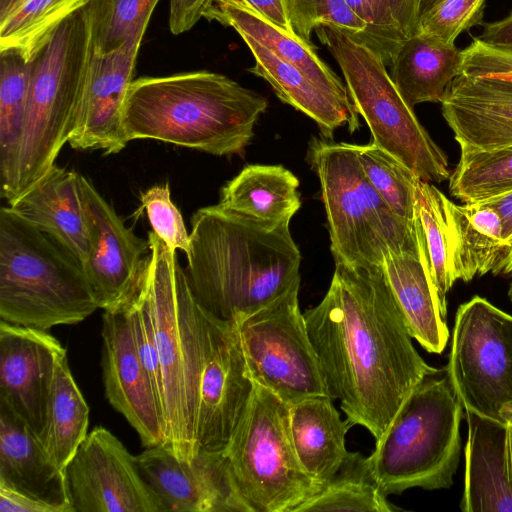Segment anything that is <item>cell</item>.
Returning <instances> with one entry per match:
<instances>
[{
    "label": "cell",
    "instance_id": "cell-1",
    "mask_svg": "<svg viewBox=\"0 0 512 512\" xmlns=\"http://www.w3.org/2000/svg\"><path fill=\"white\" fill-rule=\"evenodd\" d=\"M303 315L330 397L375 440L439 372L413 346L383 265L336 263L324 298Z\"/></svg>",
    "mask_w": 512,
    "mask_h": 512
},
{
    "label": "cell",
    "instance_id": "cell-2",
    "mask_svg": "<svg viewBox=\"0 0 512 512\" xmlns=\"http://www.w3.org/2000/svg\"><path fill=\"white\" fill-rule=\"evenodd\" d=\"M191 228L185 273L213 316L237 322L300 283L289 224L271 226L217 204L197 210Z\"/></svg>",
    "mask_w": 512,
    "mask_h": 512
},
{
    "label": "cell",
    "instance_id": "cell-3",
    "mask_svg": "<svg viewBox=\"0 0 512 512\" xmlns=\"http://www.w3.org/2000/svg\"><path fill=\"white\" fill-rule=\"evenodd\" d=\"M268 100L225 75L196 71L141 77L122 111L127 142L152 139L215 156L242 154Z\"/></svg>",
    "mask_w": 512,
    "mask_h": 512
},
{
    "label": "cell",
    "instance_id": "cell-4",
    "mask_svg": "<svg viewBox=\"0 0 512 512\" xmlns=\"http://www.w3.org/2000/svg\"><path fill=\"white\" fill-rule=\"evenodd\" d=\"M142 281L151 310L163 383L166 446L190 460L198 451L200 382L205 360L204 312L196 300L176 250L153 231Z\"/></svg>",
    "mask_w": 512,
    "mask_h": 512
},
{
    "label": "cell",
    "instance_id": "cell-5",
    "mask_svg": "<svg viewBox=\"0 0 512 512\" xmlns=\"http://www.w3.org/2000/svg\"><path fill=\"white\" fill-rule=\"evenodd\" d=\"M82 263L11 206L0 209V320L48 331L98 309Z\"/></svg>",
    "mask_w": 512,
    "mask_h": 512
},
{
    "label": "cell",
    "instance_id": "cell-6",
    "mask_svg": "<svg viewBox=\"0 0 512 512\" xmlns=\"http://www.w3.org/2000/svg\"><path fill=\"white\" fill-rule=\"evenodd\" d=\"M93 54L87 7L65 19L29 60V88L10 204L37 183L68 143Z\"/></svg>",
    "mask_w": 512,
    "mask_h": 512
},
{
    "label": "cell",
    "instance_id": "cell-7",
    "mask_svg": "<svg viewBox=\"0 0 512 512\" xmlns=\"http://www.w3.org/2000/svg\"><path fill=\"white\" fill-rule=\"evenodd\" d=\"M439 372L414 388L368 457L387 495L414 487L446 489L453 484L464 407L447 373Z\"/></svg>",
    "mask_w": 512,
    "mask_h": 512
},
{
    "label": "cell",
    "instance_id": "cell-8",
    "mask_svg": "<svg viewBox=\"0 0 512 512\" xmlns=\"http://www.w3.org/2000/svg\"><path fill=\"white\" fill-rule=\"evenodd\" d=\"M307 160L320 182L335 264L383 265L389 253L419 251L415 226L396 216L367 179L358 145L313 138Z\"/></svg>",
    "mask_w": 512,
    "mask_h": 512
},
{
    "label": "cell",
    "instance_id": "cell-9",
    "mask_svg": "<svg viewBox=\"0 0 512 512\" xmlns=\"http://www.w3.org/2000/svg\"><path fill=\"white\" fill-rule=\"evenodd\" d=\"M320 42L338 63L358 115L382 148L421 181L441 183L450 176L448 157L418 121L386 70L365 44L329 26L315 29Z\"/></svg>",
    "mask_w": 512,
    "mask_h": 512
},
{
    "label": "cell",
    "instance_id": "cell-10",
    "mask_svg": "<svg viewBox=\"0 0 512 512\" xmlns=\"http://www.w3.org/2000/svg\"><path fill=\"white\" fill-rule=\"evenodd\" d=\"M250 512H295L318 483L300 464L289 431V405L255 383L224 450Z\"/></svg>",
    "mask_w": 512,
    "mask_h": 512
},
{
    "label": "cell",
    "instance_id": "cell-11",
    "mask_svg": "<svg viewBox=\"0 0 512 512\" xmlns=\"http://www.w3.org/2000/svg\"><path fill=\"white\" fill-rule=\"evenodd\" d=\"M300 283L237 321L253 381L285 403L330 396L299 307Z\"/></svg>",
    "mask_w": 512,
    "mask_h": 512
},
{
    "label": "cell",
    "instance_id": "cell-12",
    "mask_svg": "<svg viewBox=\"0 0 512 512\" xmlns=\"http://www.w3.org/2000/svg\"><path fill=\"white\" fill-rule=\"evenodd\" d=\"M464 410L504 422L512 401V315L474 296L456 312L447 366Z\"/></svg>",
    "mask_w": 512,
    "mask_h": 512
},
{
    "label": "cell",
    "instance_id": "cell-13",
    "mask_svg": "<svg viewBox=\"0 0 512 512\" xmlns=\"http://www.w3.org/2000/svg\"><path fill=\"white\" fill-rule=\"evenodd\" d=\"M65 474L74 512H167L135 456L104 427L88 433Z\"/></svg>",
    "mask_w": 512,
    "mask_h": 512
},
{
    "label": "cell",
    "instance_id": "cell-14",
    "mask_svg": "<svg viewBox=\"0 0 512 512\" xmlns=\"http://www.w3.org/2000/svg\"><path fill=\"white\" fill-rule=\"evenodd\" d=\"M205 360L200 382L198 449L223 451L250 402L253 381L236 321L221 320L205 309Z\"/></svg>",
    "mask_w": 512,
    "mask_h": 512
},
{
    "label": "cell",
    "instance_id": "cell-15",
    "mask_svg": "<svg viewBox=\"0 0 512 512\" xmlns=\"http://www.w3.org/2000/svg\"><path fill=\"white\" fill-rule=\"evenodd\" d=\"M140 475L167 511L250 512L235 485L225 451L198 449L190 460L168 446L135 456Z\"/></svg>",
    "mask_w": 512,
    "mask_h": 512
},
{
    "label": "cell",
    "instance_id": "cell-16",
    "mask_svg": "<svg viewBox=\"0 0 512 512\" xmlns=\"http://www.w3.org/2000/svg\"><path fill=\"white\" fill-rule=\"evenodd\" d=\"M92 225V246L83 268L99 308L125 309L138 294L148 264L149 241L125 226L113 206L82 176Z\"/></svg>",
    "mask_w": 512,
    "mask_h": 512
},
{
    "label": "cell",
    "instance_id": "cell-17",
    "mask_svg": "<svg viewBox=\"0 0 512 512\" xmlns=\"http://www.w3.org/2000/svg\"><path fill=\"white\" fill-rule=\"evenodd\" d=\"M64 350L47 331L0 321V402L42 444L56 363Z\"/></svg>",
    "mask_w": 512,
    "mask_h": 512
},
{
    "label": "cell",
    "instance_id": "cell-18",
    "mask_svg": "<svg viewBox=\"0 0 512 512\" xmlns=\"http://www.w3.org/2000/svg\"><path fill=\"white\" fill-rule=\"evenodd\" d=\"M101 334L107 400L136 430L143 446L166 445L162 408L138 356L126 310L104 311Z\"/></svg>",
    "mask_w": 512,
    "mask_h": 512
},
{
    "label": "cell",
    "instance_id": "cell-19",
    "mask_svg": "<svg viewBox=\"0 0 512 512\" xmlns=\"http://www.w3.org/2000/svg\"><path fill=\"white\" fill-rule=\"evenodd\" d=\"M142 38L107 53L93 52L82 105L68 140L72 148L114 154L127 145L122 111Z\"/></svg>",
    "mask_w": 512,
    "mask_h": 512
},
{
    "label": "cell",
    "instance_id": "cell-20",
    "mask_svg": "<svg viewBox=\"0 0 512 512\" xmlns=\"http://www.w3.org/2000/svg\"><path fill=\"white\" fill-rule=\"evenodd\" d=\"M441 110L460 150L512 146V82L460 74Z\"/></svg>",
    "mask_w": 512,
    "mask_h": 512
},
{
    "label": "cell",
    "instance_id": "cell-21",
    "mask_svg": "<svg viewBox=\"0 0 512 512\" xmlns=\"http://www.w3.org/2000/svg\"><path fill=\"white\" fill-rule=\"evenodd\" d=\"M9 206L60 243L82 265L86 262L92 246V225L81 174L55 163Z\"/></svg>",
    "mask_w": 512,
    "mask_h": 512
},
{
    "label": "cell",
    "instance_id": "cell-22",
    "mask_svg": "<svg viewBox=\"0 0 512 512\" xmlns=\"http://www.w3.org/2000/svg\"><path fill=\"white\" fill-rule=\"evenodd\" d=\"M0 485L45 502L58 512H74L65 471L47 454L42 442L0 402Z\"/></svg>",
    "mask_w": 512,
    "mask_h": 512
},
{
    "label": "cell",
    "instance_id": "cell-23",
    "mask_svg": "<svg viewBox=\"0 0 512 512\" xmlns=\"http://www.w3.org/2000/svg\"><path fill=\"white\" fill-rule=\"evenodd\" d=\"M468 438L465 448V512L511 511L508 479V425L465 410Z\"/></svg>",
    "mask_w": 512,
    "mask_h": 512
},
{
    "label": "cell",
    "instance_id": "cell-24",
    "mask_svg": "<svg viewBox=\"0 0 512 512\" xmlns=\"http://www.w3.org/2000/svg\"><path fill=\"white\" fill-rule=\"evenodd\" d=\"M417 253H389L383 263L412 338L428 352L441 354L449 330L431 279L420 225L415 218Z\"/></svg>",
    "mask_w": 512,
    "mask_h": 512
},
{
    "label": "cell",
    "instance_id": "cell-25",
    "mask_svg": "<svg viewBox=\"0 0 512 512\" xmlns=\"http://www.w3.org/2000/svg\"><path fill=\"white\" fill-rule=\"evenodd\" d=\"M251 51L255 64L248 71L263 78L284 103L310 117L323 137L347 125L351 133L359 129L358 113L351 101L327 92L306 73L249 37H241Z\"/></svg>",
    "mask_w": 512,
    "mask_h": 512
},
{
    "label": "cell",
    "instance_id": "cell-26",
    "mask_svg": "<svg viewBox=\"0 0 512 512\" xmlns=\"http://www.w3.org/2000/svg\"><path fill=\"white\" fill-rule=\"evenodd\" d=\"M204 18L232 27L241 37L255 40L297 66L327 92L351 101L346 85L319 58L312 42L281 29L240 0H213Z\"/></svg>",
    "mask_w": 512,
    "mask_h": 512
},
{
    "label": "cell",
    "instance_id": "cell-27",
    "mask_svg": "<svg viewBox=\"0 0 512 512\" xmlns=\"http://www.w3.org/2000/svg\"><path fill=\"white\" fill-rule=\"evenodd\" d=\"M354 424L342 420L330 396L289 404V431L297 458L318 484L328 480L348 453L346 434Z\"/></svg>",
    "mask_w": 512,
    "mask_h": 512
},
{
    "label": "cell",
    "instance_id": "cell-28",
    "mask_svg": "<svg viewBox=\"0 0 512 512\" xmlns=\"http://www.w3.org/2000/svg\"><path fill=\"white\" fill-rule=\"evenodd\" d=\"M298 187L282 165L250 164L222 187L218 204L271 226L290 224L301 207Z\"/></svg>",
    "mask_w": 512,
    "mask_h": 512
},
{
    "label": "cell",
    "instance_id": "cell-29",
    "mask_svg": "<svg viewBox=\"0 0 512 512\" xmlns=\"http://www.w3.org/2000/svg\"><path fill=\"white\" fill-rule=\"evenodd\" d=\"M462 51L422 34L408 38L391 65L390 77L412 109L420 103H441L461 74Z\"/></svg>",
    "mask_w": 512,
    "mask_h": 512
},
{
    "label": "cell",
    "instance_id": "cell-30",
    "mask_svg": "<svg viewBox=\"0 0 512 512\" xmlns=\"http://www.w3.org/2000/svg\"><path fill=\"white\" fill-rule=\"evenodd\" d=\"M451 264L456 280L493 272L506 243L497 211L484 202L447 201Z\"/></svg>",
    "mask_w": 512,
    "mask_h": 512
},
{
    "label": "cell",
    "instance_id": "cell-31",
    "mask_svg": "<svg viewBox=\"0 0 512 512\" xmlns=\"http://www.w3.org/2000/svg\"><path fill=\"white\" fill-rule=\"evenodd\" d=\"M29 88V61L15 48L0 49V195L13 198Z\"/></svg>",
    "mask_w": 512,
    "mask_h": 512
},
{
    "label": "cell",
    "instance_id": "cell-32",
    "mask_svg": "<svg viewBox=\"0 0 512 512\" xmlns=\"http://www.w3.org/2000/svg\"><path fill=\"white\" fill-rule=\"evenodd\" d=\"M88 424L89 407L72 376L64 350L56 363L43 441L59 469L65 471L87 437Z\"/></svg>",
    "mask_w": 512,
    "mask_h": 512
},
{
    "label": "cell",
    "instance_id": "cell-33",
    "mask_svg": "<svg viewBox=\"0 0 512 512\" xmlns=\"http://www.w3.org/2000/svg\"><path fill=\"white\" fill-rule=\"evenodd\" d=\"M378 482L368 457L349 452L336 472L304 500L295 512H392L395 508Z\"/></svg>",
    "mask_w": 512,
    "mask_h": 512
},
{
    "label": "cell",
    "instance_id": "cell-34",
    "mask_svg": "<svg viewBox=\"0 0 512 512\" xmlns=\"http://www.w3.org/2000/svg\"><path fill=\"white\" fill-rule=\"evenodd\" d=\"M448 198L433 183L418 180L415 189V215L420 225L431 279L441 313L447 314V294L455 283L447 219Z\"/></svg>",
    "mask_w": 512,
    "mask_h": 512
},
{
    "label": "cell",
    "instance_id": "cell-35",
    "mask_svg": "<svg viewBox=\"0 0 512 512\" xmlns=\"http://www.w3.org/2000/svg\"><path fill=\"white\" fill-rule=\"evenodd\" d=\"M449 191L463 203L480 202L512 191V146L460 150L450 173Z\"/></svg>",
    "mask_w": 512,
    "mask_h": 512
},
{
    "label": "cell",
    "instance_id": "cell-36",
    "mask_svg": "<svg viewBox=\"0 0 512 512\" xmlns=\"http://www.w3.org/2000/svg\"><path fill=\"white\" fill-rule=\"evenodd\" d=\"M89 1L27 0L0 22V49H18L29 61L54 29Z\"/></svg>",
    "mask_w": 512,
    "mask_h": 512
},
{
    "label": "cell",
    "instance_id": "cell-37",
    "mask_svg": "<svg viewBox=\"0 0 512 512\" xmlns=\"http://www.w3.org/2000/svg\"><path fill=\"white\" fill-rule=\"evenodd\" d=\"M159 0H90L93 52L107 53L143 37Z\"/></svg>",
    "mask_w": 512,
    "mask_h": 512
},
{
    "label": "cell",
    "instance_id": "cell-38",
    "mask_svg": "<svg viewBox=\"0 0 512 512\" xmlns=\"http://www.w3.org/2000/svg\"><path fill=\"white\" fill-rule=\"evenodd\" d=\"M364 173L392 212L415 226V189L420 180L391 154L373 144L358 145Z\"/></svg>",
    "mask_w": 512,
    "mask_h": 512
},
{
    "label": "cell",
    "instance_id": "cell-39",
    "mask_svg": "<svg viewBox=\"0 0 512 512\" xmlns=\"http://www.w3.org/2000/svg\"><path fill=\"white\" fill-rule=\"evenodd\" d=\"M290 23L296 35L311 42L319 26L334 27L367 46L366 24L345 0H285Z\"/></svg>",
    "mask_w": 512,
    "mask_h": 512
},
{
    "label": "cell",
    "instance_id": "cell-40",
    "mask_svg": "<svg viewBox=\"0 0 512 512\" xmlns=\"http://www.w3.org/2000/svg\"><path fill=\"white\" fill-rule=\"evenodd\" d=\"M486 0H443L420 17L418 34L446 45L465 30L482 23Z\"/></svg>",
    "mask_w": 512,
    "mask_h": 512
},
{
    "label": "cell",
    "instance_id": "cell-41",
    "mask_svg": "<svg viewBox=\"0 0 512 512\" xmlns=\"http://www.w3.org/2000/svg\"><path fill=\"white\" fill-rule=\"evenodd\" d=\"M366 24L367 47L384 64L391 66L400 46L407 40L396 23L390 0H345Z\"/></svg>",
    "mask_w": 512,
    "mask_h": 512
},
{
    "label": "cell",
    "instance_id": "cell-42",
    "mask_svg": "<svg viewBox=\"0 0 512 512\" xmlns=\"http://www.w3.org/2000/svg\"><path fill=\"white\" fill-rule=\"evenodd\" d=\"M140 200L153 232L170 248L187 254L190 246L189 233L180 211L171 200L169 185L149 188L142 193Z\"/></svg>",
    "mask_w": 512,
    "mask_h": 512
},
{
    "label": "cell",
    "instance_id": "cell-43",
    "mask_svg": "<svg viewBox=\"0 0 512 512\" xmlns=\"http://www.w3.org/2000/svg\"><path fill=\"white\" fill-rule=\"evenodd\" d=\"M213 3V0H170L169 27L174 35L190 30Z\"/></svg>",
    "mask_w": 512,
    "mask_h": 512
},
{
    "label": "cell",
    "instance_id": "cell-44",
    "mask_svg": "<svg viewBox=\"0 0 512 512\" xmlns=\"http://www.w3.org/2000/svg\"><path fill=\"white\" fill-rule=\"evenodd\" d=\"M0 512H58L42 501L0 485Z\"/></svg>",
    "mask_w": 512,
    "mask_h": 512
},
{
    "label": "cell",
    "instance_id": "cell-45",
    "mask_svg": "<svg viewBox=\"0 0 512 512\" xmlns=\"http://www.w3.org/2000/svg\"><path fill=\"white\" fill-rule=\"evenodd\" d=\"M421 0H390L393 17L406 39L417 34Z\"/></svg>",
    "mask_w": 512,
    "mask_h": 512
},
{
    "label": "cell",
    "instance_id": "cell-46",
    "mask_svg": "<svg viewBox=\"0 0 512 512\" xmlns=\"http://www.w3.org/2000/svg\"><path fill=\"white\" fill-rule=\"evenodd\" d=\"M246 5L253 8L263 17L284 29L285 31L295 34L290 23L286 1L285 0H240Z\"/></svg>",
    "mask_w": 512,
    "mask_h": 512
},
{
    "label": "cell",
    "instance_id": "cell-47",
    "mask_svg": "<svg viewBox=\"0 0 512 512\" xmlns=\"http://www.w3.org/2000/svg\"><path fill=\"white\" fill-rule=\"evenodd\" d=\"M477 38L489 46L512 52V13L500 21L486 23Z\"/></svg>",
    "mask_w": 512,
    "mask_h": 512
},
{
    "label": "cell",
    "instance_id": "cell-48",
    "mask_svg": "<svg viewBox=\"0 0 512 512\" xmlns=\"http://www.w3.org/2000/svg\"><path fill=\"white\" fill-rule=\"evenodd\" d=\"M500 216L506 248L512 243V191L484 201Z\"/></svg>",
    "mask_w": 512,
    "mask_h": 512
},
{
    "label": "cell",
    "instance_id": "cell-49",
    "mask_svg": "<svg viewBox=\"0 0 512 512\" xmlns=\"http://www.w3.org/2000/svg\"><path fill=\"white\" fill-rule=\"evenodd\" d=\"M493 273L512 274V243L505 249Z\"/></svg>",
    "mask_w": 512,
    "mask_h": 512
},
{
    "label": "cell",
    "instance_id": "cell-50",
    "mask_svg": "<svg viewBox=\"0 0 512 512\" xmlns=\"http://www.w3.org/2000/svg\"><path fill=\"white\" fill-rule=\"evenodd\" d=\"M27 0H0V22L19 9Z\"/></svg>",
    "mask_w": 512,
    "mask_h": 512
},
{
    "label": "cell",
    "instance_id": "cell-51",
    "mask_svg": "<svg viewBox=\"0 0 512 512\" xmlns=\"http://www.w3.org/2000/svg\"><path fill=\"white\" fill-rule=\"evenodd\" d=\"M508 425V479L512 490V425Z\"/></svg>",
    "mask_w": 512,
    "mask_h": 512
},
{
    "label": "cell",
    "instance_id": "cell-52",
    "mask_svg": "<svg viewBox=\"0 0 512 512\" xmlns=\"http://www.w3.org/2000/svg\"><path fill=\"white\" fill-rule=\"evenodd\" d=\"M443 0H421L419 19Z\"/></svg>",
    "mask_w": 512,
    "mask_h": 512
},
{
    "label": "cell",
    "instance_id": "cell-53",
    "mask_svg": "<svg viewBox=\"0 0 512 512\" xmlns=\"http://www.w3.org/2000/svg\"><path fill=\"white\" fill-rule=\"evenodd\" d=\"M502 420L506 424L512 425V401L507 403L501 411Z\"/></svg>",
    "mask_w": 512,
    "mask_h": 512
},
{
    "label": "cell",
    "instance_id": "cell-54",
    "mask_svg": "<svg viewBox=\"0 0 512 512\" xmlns=\"http://www.w3.org/2000/svg\"><path fill=\"white\" fill-rule=\"evenodd\" d=\"M508 297H509L510 301L512 302V281H511V283L509 285Z\"/></svg>",
    "mask_w": 512,
    "mask_h": 512
}]
</instances>
